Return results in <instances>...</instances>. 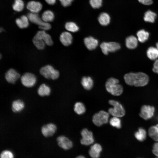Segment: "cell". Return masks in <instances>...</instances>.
<instances>
[{
	"mask_svg": "<svg viewBox=\"0 0 158 158\" xmlns=\"http://www.w3.org/2000/svg\"><path fill=\"white\" fill-rule=\"evenodd\" d=\"M125 81L128 85L136 87H142L147 85L149 81L148 76L143 72L130 73L124 77Z\"/></svg>",
	"mask_w": 158,
	"mask_h": 158,
	"instance_id": "1",
	"label": "cell"
},
{
	"mask_svg": "<svg viewBox=\"0 0 158 158\" xmlns=\"http://www.w3.org/2000/svg\"><path fill=\"white\" fill-rule=\"evenodd\" d=\"M118 79L111 78L108 79L105 84V87L107 91L114 96L121 95L123 91L121 85L119 84Z\"/></svg>",
	"mask_w": 158,
	"mask_h": 158,
	"instance_id": "2",
	"label": "cell"
},
{
	"mask_svg": "<svg viewBox=\"0 0 158 158\" xmlns=\"http://www.w3.org/2000/svg\"><path fill=\"white\" fill-rule=\"evenodd\" d=\"M109 104L113 106L108 110L109 114L114 116L121 117L125 114V110L122 104L117 101L110 100L109 102Z\"/></svg>",
	"mask_w": 158,
	"mask_h": 158,
	"instance_id": "3",
	"label": "cell"
},
{
	"mask_svg": "<svg viewBox=\"0 0 158 158\" xmlns=\"http://www.w3.org/2000/svg\"><path fill=\"white\" fill-rule=\"evenodd\" d=\"M40 73L45 78L54 80L57 79L59 75V72L49 65L41 68L40 70Z\"/></svg>",
	"mask_w": 158,
	"mask_h": 158,
	"instance_id": "4",
	"label": "cell"
},
{
	"mask_svg": "<svg viewBox=\"0 0 158 158\" xmlns=\"http://www.w3.org/2000/svg\"><path fill=\"white\" fill-rule=\"evenodd\" d=\"M109 114L105 111L102 110L95 114L92 117V122L98 126L107 123L108 121Z\"/></svg>",
	"mask_w": 158,
	"mask_h": 158,
	"instance_id": "5",
	"label": "cell"
},
{
	"mask_svg": "<svg viewBox=\"0 0 158 158\" xmlns=\"http://www.w3.org/2000/svg\"><path fill=\"white\" fill-rule=\"evenodd\" d=\"M102 52L105 55H107L109 52H115L121 48L120 44L115 42H103L100 45Z\"/></svg>",
	"mask_w": 158,
	"mask_h": 158,
	"instance_id": "6",
	"label": "cell"
},
{
	"mask_svg": "<svg viewBox=\"0 0 158 158\" xmlns=\"http://www.w3.org/2000/svg\"><path fill=\"white\" fill-rule=\"evenodd\" d=\"M20 81L24 86L27 87H31L35 85L37 79L34 74L27 72L24 73L21 76Z\"/></svg>",
	"mask_w": 158,
	"mask_h": 158,
	"instance_id": "7",
	"label": "cell"
},
{
	"mask_svg": "<svg viewBox=\"0 0 158 158\" xmlns=\"http://www.w3.org/2000/svg\"><path fill=\"white\" fill-rule=\"evenodd\" d=\"M82 138L80 140L81 143L83 145L88 146L92 144L94 142L93 133L87 129L84 128L81 132Z\"/></svg>",
	"mask_w": 158,
	"mask_h": 158,
	"instance_id": "8",
	"label": "cell"
},
{
	"mask_svg": "<svg viewBox=\"0 0 158 158\" xmlns=\"http://www.w3.org/2000/svg\"><path fill=\"white\" fill-rule=\"evenodd\" d=\"M154 111L155 108L153 106L144 105L141 109L139 115L143 119L147 120L153 116Z\"/></svg>",
	"mask_w": 158,
	"mask_h": 158,
	"instance_id": "9",
	"label": "cell"
},
{
	"mask_svg": "<svg viewBox=\"0 0 158 158\" xmlns=\"http://www.w3.org/2000/svg\"><path fill=\"white\" fill-rule=\"evenodd\" d=\"M57 126L54 124L49 123L44 125L41 128L42 135L46 138L52 136L57 130Z\"/></svg>",
	"mask_w": 158,
	"mask_h": 158,
	"instance_id": "10",
	"label": "cell"
},
{
	"mask_svg": "<svg viewBox=\"0 0 158 158\" xmlns=\"http://www.w3.org/2000/svg\"><path fill=\"white\" fill-rule=\"evenodd\" d=\"M56 140L59 146L64 150H69L73 146L72 142L64 136L60 135L58 136Z\"/></svg>",
	"mask_w": 158,
	"mask_h": 158,
	"instance_id": "11",
	"label": "cell"
},
{
	"mask_svg": "<svg viewBox=\"0 0 158 158\" xmlns=\"http://www.w3.org/2000/svg\"><path fill=\"white\" fill-rule=\"evenodd\" d=\"M20 77V74L13 68L9 69L5 73V78L9 83L14 84Z\"/></svg>",
	"mask_w": 158,
	"mask_h": 158,
	"instance_id": "12",
	"label": "cell"
},
{
	"mask_svg": "<svg viewBox=\"0 0 158 158\" xmlns=\"http://www.w3.org/2000/svg\"><path fill=\"white\" fill-rule=\"evenodd\" d=\"M102 150V146L100 144L98 143H95L91 146L89 154L92 158H99Z\"/></svg>",
	"mask_w": 158,
	"mask_h": 158,
	"instance_id": "13",
	"label": "cell"
},
{
	"mask_svg": "<svg viewBox=\"0 0 158 158\" xmlns=\"http://www.w3.org/2000/svg\"><path fill=\"white\" fill-rule=\"evenodd\" d=\"M84 42L86 48L90 50L95 49L98 44V40L92 36L85 38Z\"/></svg>",
	"mask_w": 158,
	"mask_h": 158,
	"instance_id": "14",
	"label": "cell"
},
{
	"mask_svg": "<svg viewBox=\"0 0 158 158\" xmlns=\"http://www.w3.org/2000/svg\"><path fill=\"white\" fill-rule=\"evenodd\" d=\"M59 39L63 45L68 46L71 44L73 37L70 33L65 31L61 33L60 35Z\"/></svg>",
	"mask_w": 158,
	"mask_h": 158,
	"instance_id": "15",
	"label": "cell"
},
{
	"mask_svg": "<svg viewBox=\"0 0 158 158\" xmlns=\"http://www.w3.org/2000/svg\"><path fill=\"white\" fill-rule=\"evenodd\" d=\"M26 7L31 12L37 13L41 10L42 5L39 2L32 1L28 2Z\"/></svg>",
	"mask_w": 158,
	"mask_h": 158,
	"instance_id": "16",
	"label": "cell"
},
{
	"mask_svg": "<svg viewBox=\"0 0 158 158\" xmlns=\"http://www.w3.org/2000/svg\"><path fill=\"white\" fill-rule=\"evenodd\" d=\"M25 107L24 102L20 99L15 100L12 103L11 109L14 113H17L21 112L24 109Z\"/></svg>",
	"mask_w": 158,
	"mask_h": 158,
	"instance_id": "17",
	"label": "cell"
},
{
	"mask_svg": "<svg viewBox=\"0 0 158 158\" xmlns=\"http://www.w3.org/2000/svg\"><path fill=\"white\" fill-rule=\"evenodd\" d=\"M27 17L30 22L38 25V27L42 25L44 22L37 13H29L27 14Z\"/></svg>",
	"mask_w": 158,
	"mask_h": 158,
	"instance_id": "18",
	"label": "cell"
},
{
	"mask_svg": "<svg viewBox=\"0 0 158 158\" xmlns=\"http://www.w3.org/2000/svg\"><path fill=\"white\" fill-rule=\"evenodd\" d=\"M138 44V39L135 36L131 35L127 37L126 40V45L130 49L135 48Z\"/></svg>",
	"mask_w": 158,
	"mask_h": 158,
	"instance_id": "19",
	"label": "cell"
},
{
	"mask_svg": "<svg viewBox=\"0 0 158 158\" xmlns=\"http://www.w3.org/2000/svg\"><path fill=\"white\" fill-rule=\"evenodd\" d=\"M36 34L42 38L46 44L50 46L53 44V41L51 36L44 30L38 31Z\"/></svg>",
	"mask_w": 158,
	"mask_h": 158,
	"instance_id": "20",
	"label": "cell"
},
{
	"mask_svg": "<svg viewBox=\"0 0 158 158\" xmlns=\"http://www.w3.org/2000/svg\"><path fill=\"white\" fill-rule=\"evenodd\" d=\"M98 19L99 23L101 25L106 26L108 25L110 23L111 18L108 13L104 12L100 14Z\"/></svg>",
	"mask_w": 158,
	"mask_h": 158,
	"instance_id": "21",
	"label": "cell"
},
{
	"mask_svg": "<svg viewBox=\"0 0 158 158\" xmlns=\"http://www.w3.org/2000/svg\"><path fill=\"white\" fill-rule=\"evenodd\" d=\"M37 92L39 95L41 97L48 96L51 94V89L48 86L42 84L39 87Z\"/></svg>",
	"mask_w": 158,
	"mask_h": 158,
	"instance_id": "22",
	"label": "cell"
},
{
	"mask_svg": "<svg viewBox=\"0 0 158 158\" xmlns=\"http://www.w3.org/2000/svg\"><path fill=\"white\" fill-rule=\"evenodd\" d=\"M81 83L85 89L89 90L91 89L93 86V81L90 77L84 76L82 79Z\"/></svg>",
	"mask_w": 158,
	"mask_h": 158,
	"instance_id": "23",
	"label": "cell"
},
{
	"mask_svg": "<svg viewBox=\"0 0 158 158\" xmlns=\"http://www.w3.org/2000/svg\"><path fill=\"white\" fill-rule=\"evenodd\" d=\"M28 19L25 15L21 16L19 18H17L16 23L17 26L20 28H27L29 25Z\"/></svg>",
	"mask_w": 158,
	"mask_h": 158,
	"instance_id": "24",
	"label": "cell"
},
{
	"mask_svg": "<svg viewBox=\"0 0 158 158\" xmlns=\"http://www.w3.org/2000/svg\"><path fill=\"white\" fill-rule=\"evenodd\" d=\"M32 42L37 49L42 50L44 48L45 43L42 38L37 34H36L33 37Z\"/></svg>",
	"mask_w": 158,
	"mask_h": 158,
	"instance_id": "25",
	"label": "cell"
},
{
	"mask_svg": "<svg viewBox=\"0 0 158 158\" xmlns=\"http://www.w3.org/2000/svg\"><path fill=\"white\" fill-rule=\"evenodd\" d=\"M157 16L156 13L151 10H148L145 12L143 19L146 22L153 23L155 21Z\"/></svg>",
	"mask_w": 158,
	"mask_h": 158,
	"instance_id": "26",
	"label": "cell"
},
{
	"mask_svg": "<svg viewBox=\"0 0 158 158\" xmlns=\"http://www.w3.org/2000/svg\"><path fill=\"white\" fill-rule=\"evenodd\" d=\"M148 57L150 60H156L158 57V49L157 48L151 47H149L147 51Z\"/></svg>",
	"mask_w": 158,
	"mask_h": 158,
	"instance_id": "27",
	"label": "cell"
},
{
	"mask_svg": "<svg viewBox=\"0 0 158 158\" xmlns=\"http://www.w3.org/2000/svg\"><path fill=\"white\" fill-rule=\"evenodd\" d=\"M138 40L140 42L143 43L148 39L149 34L148 32L143 29L139 30L137 33Z\"/></svg>",
	"mask_w": 158,
	"mask_h": 158,
	"instance_id": "28",
	"label": "cell"
},
{
	"mask_svg": "<svg viewBox=\"0 0 158 158\" xmlns=\"http://www.w3.org/2000/svg\"><path fill=\"white\" fill-rule=\"evenodd\" d=\"M148 135L153 140L158 141V124L150 127L148 130Z\"/></svg>",
	"mask_w": 158,
	"mask_h": 158,
	"instance_id": "29",
	"label": "cell"
},
{
	"mask_svg": "<svg viewBox=\"0 0 158 158\" xmlns=\"http://www.w3.org/2000/svg\"><path fill=\"white\" fill-rule=\"evenodd\" d=\"M41 18L44 22L49 23L53 21L54 18V15L51 11L47 10L43 12Z\"/></svg>",
	"mask_w": 158,
	"mask_h": 158,
	"instance_id": "30",
	"label": "cell"
},
{
	"mask_svg": "<svg viewBox=\"0 0 158 158\" xmlns=\"http://www.w3.org/2000/svg\"><path fill=\"white\" fill-rule=\"evenodd\" d=\"M135 136L138 140L140 142L143 141L146 138V131L144 128H140L135 133Z\"/></svg>",
	"mask_w": 158,
	"mask_h": 158,
	"instance_id": "31",
	"label": "cell"
},
{
	"mask_svg": "<svg viewBox=\"0 0 158 158\" xmlns=\"http://www.w3.org/2000/svg\"><path fill=\"white\" fill-rule=\"evenodd\" d=\"M74 110L75 112L78 115L83 114L85 111L86 108L84 104L80 102L76 103L74 106Z\"/></svg>",
	"mask_w": 158,
	"mask_h": 158,
	"instance_id": "32",
	"label": "cell"
},
{
	"mask_svg": "<svg viewBox=\"0 0 158 158\" xmlns=\"http://www.w3.org/2000/svg\"><path fill=\"white\" fill-rule=\"evenodd\" d=\"M66 29L68 31L73 32H77L79 30V27L77 25L73 22L66 23L65 25Z\"/></svg>",
	"mask_w": 158,
	"mask_h": 158,
	"instance_id": "33",
	"label": "cell"
},
{
	"mask_svg": "<svg viewBox=\"0 0 158 158\" xmlns=\"http://www.w3.org/2000/svg\"><path fill=\"white\" fill-rule=\"evenodd\" d=\"M24 6V2L22 0H15L12 7L15 11L20 12L23 9Z\"/></svg>",
	"mask_w": 158,
	"mask_h": 158,
	"instance_id": "34",
	"label": "cell"
},
{
	"mask_svg": "<svg viewBox=\"0 0 158 158\" xmlns=\"http://www.w3.org/2000/svg\"><path fill=\"white\" fill-rule=\"evenodd\" d=\"M111 126L117 128H120L121 126V121L119 117L114 116L109 121Z\"/></svg>",
	"mask_w": 158,
	"mask_h": 158,
	"instance_id": "35",
	"label": "cell"
},
{
	"mask_svg": "<svg viewBox=\"0 0 158 158\" xmlns=\"http://www.w3.org/2000/svg\"><path fill=\"white\" fill-rule=\"evenodd\" d=\"M89 3L93 8H98L102 5V0H90Z\"/></svg>",
	"mask_w": 158,
	"mask_h": 158,
	"instance_id": "36",
	"label": "cell"
},
{
	"mask_svg": "<svg viewBox=\"0 0 158 158\" xmlns=\"http://www.w3.org/2000/svg\"><path fill=\"white\" fill-rule=\"evenodd\" d=\"M0 158H14V155L11 151L8 150H4L1 152Z\"/></svg>",
	"mask_w": 158,
	"mask_h": 158,
	"instance_id": "37",
	"label": "cell"
},
{
	"mask_svg": "<svg viewBox=\"0 0 158 158\" xmlns=\"http://www.w3.org/2000/svg\"><path fill=\"white\" fill-rule=\"evenodd\" d=\"M51 25L49 23L45 22H44L42 25L39 27L40 29L44 31L49 30L51 29Z\"/></svg>",
	"mask_w": 158,
	"mask_h": 158,
	"instance_id": "38",
	"label": "cell"
},
{
	"mask_svg": "<svg viewBox=\"0 0 158 158\" xmlns=\"http://www.w3.org/2000/svg\"><path fill=\"white\" fill-rule=\"evenodd\" d=\"M152 152L156 157H158V141L156 142L153 145Z\"/></svg>",
	"mask_w": 158,
	"mask_h": 158,
	"instance_id": "39",
	"label": "cell"
},
{
	"mask_svg": "<svg viewBox=\"0 0 158 158\" xmlns=\"http://www.w3.org/2000/svg\"><path fill=\"white\" fill-rule=\"evenodd\" d=\"M61 5L64 7H67L70 6L73 0H59Z\"/></svg>",
	"mask_w": 158,
	"mask_h": 158,
	"instance_id": "40",
	"label": "cell"
},
{
	"mask_svg": "<svg viewBox=\"0 0 158 158\" xmlns=\"http://www.w3.org/2000/svg\"><path fill=\"white\" fill-rule=\"evenodd\" d=\"M138 1L144 5H150L153 3V0H138Z\"/></svg>",
	"mask_w": 158,
	"mask_h": 158,
	"instance_id": "41",
	"label": "cell"
},
{
	"mask_svg": "<svg viewBox=\"0 0 158 158\" xmlns=\"http://www.w3.org/2000/svg\"><path fill=\"white\" fill-rule=\"evenodd\" d=\"M152 71L158 74V59L156 60L154 63Z\"/></svg>",
	"mask_w": 158,
	"mask_h": 158,
	"instance_id": "42",
	"label": "cell"
},
{
	"mask_svg": "<svg viewBox=\"0 0 158 158\" xmlns=\"http://www.w3.org/2000/svg\"><path fill=\"white\" fill-rule=\"evenodd\" d=\"M46 2L49 4L52 5L54 4L56 1V0H45Z\"/></svg>",
	"mask_w": 158,
	"mask_h": 158,
	"instance_id": "43",
	"label": "cell"
},
{
	"mask_svg": "<svg viewBox=\"0 0 158 158\" xmlns=\"http://www.w3.org/2000/svg\"><path fill=\"white\" fill-rule=\"evenodd\" d=\"M75 158H86L83 155H80L78 156Z\"/></svg>",
	"mask_w": 158,
	"mask_h": 158,
	"instance_id": "44",
	"label": "cell"
},
{
	"mask_svg": "<svg viewBox=\"0 0 158 158\" xmlns=\"http://www.w3.org/2000/svg\"><path fill=\"white\" fill-rule=\"evenodd\" d=\"M156 48L158 49V42L156 44Z\"/></svg>",
	"mask_w": 158,
	"mask_h": 158,
	"instance_id": "45",
	"label": "cell"
},
{
	"mask_svg": "<svg viewBox=\"0 0 158 158\" xmlns=\"http://www.w3.org/2000/svg\"><path fill=\"white\" fill-rule=\"evenodd\" d=\"M155 158H158V157H155Z\"/></svg>",
	"mask_w": 158,
	"mask_h": 158,
	"instance_id": "46",
	"label": "cell"
},
{
	"mask_svg": "<svg viewBox=\"0 0 158 158\" xmlns=\"http://www.w3.org/2000/svg\"></svg>",
	"mask_w": 158,
	"mask_h": 158,
	"instance_id": "47",
	"label": "cell"
}]
</instances>
